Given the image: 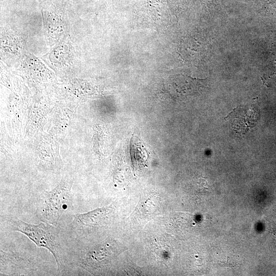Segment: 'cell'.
Here are the masks:
<instances>
[{"instance_id":"3957f363","label":"cell","mask_w":276,"mask_h":276,"mask_svg":"<svg viewBox=\"0 0 276 276\" xmlns=\"http://www.w3.org/2000/svg\"><path fill=\"white\" fill-rule=\"evenodd\" d=\"M117 254L112 242L105 241L93 247L86 248L78 255L77 264L91 273L101 271L108 266Z\"/></svg>"},{"instance_id":"6da1fadb","label":"cell","mask_w":276,"mask_h":276,"mask_svg":"<svg viewBox=\"0 0 276 276\" xmlns=\"http://www.w3.org/2000/svg\"><path fill=\"white\" fill-rule=\"evenodd\" d=\"M12 230L26 235L38 247L47 249L53 256L58 270L64 266V258L58 231L56 227L44 222L33 224L14 219L11 222Z\"/></svg>"},{"instance_id":"52a82bcc","label":"cell","mask_w":276,"mask_h":276,"mask_svg":"<svg viewBox=\"0 0 276 276\" xmlns=\"http://www.w3.org/2000/svg\"><path fill=\"white\" fill-rule=\"evenodd\" d=\"M130 153L133 163L142 165L146 162L148 152L141 140L133 135L130 140Z\"/></svg>"},{"instance_id":"8992f818","label":"cell","mask_w":276,"mask_h":276,"mask_svg":"<svg viewBox=\"0 0 276 276\" xmlns=\"http://www.w3.org/2000/svg\"><path fill=\"white\" fill-rule=\"evenodd\" d=\"M233 128L243 134L252 127L257 121L256 109L249 106H241L234 109L228 116Z\"/></svg>"},{"instance_id":"277c9868","label":"cell","mask_w":276,"mask_h":276,"mask_svg":"<svg viewBox=\"0 0 276 276\" xmlns=\"http://www.w3.org/2000/svg\"><path fill=\"white\" fill-rule=\"evenodd\" d=\"M35 269L29 259L13 251L1 249V275H28Z\"/></svg>"},{"instance_id":"7a4b0ae2","label":"cell","mask_w":276,"mask_h":276,"mask_svg":"<svg viewBox=\"0 0 276 276\" xmlns=\"http://www.w3.org/2000/svg\"><path fill=\"white\" fill-rule=\"evenodd\" d=\"M72 186L71 181L63 180L54 189L43 193L39 209L41 221L57 226L70 202Z\"/></svg>"},{"instance_id":"5b68a950","label":"cell","mask_w":276,"mask_h":276,"mask_svg":"<svg viewBox=\"0 0 276 276\" xmlns=\"http://www.w3.org/2000/svg\"><path fill=\"white\" fill-rule=\"evenodd\" d=\"M113 212V208L111 206H107L86 213L75 214L72 223V227L79 234L89 231L104 224Z\"/></svg>"}]
</instances>
